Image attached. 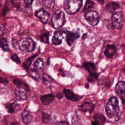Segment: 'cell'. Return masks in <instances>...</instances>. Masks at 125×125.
I'll list each match as a JSON object with an SVG mask.
<instances>
[{"instance_id":"6da1fadb","label":"cell","mask_w":125,"mask_h":125,"mask_svg":"<svg viewBox=\"0 0 125 125\" xmlns=\"http://www.w3.org/2000/svg\"><path fill=\"white\" fill-rule=\"evenodd\" d=\"M105 110L107 117L110 119L118 118L119 107V101L115 97L110 98L106 105Z\"/></svg>"},{"instance_id":"7a4b0ae2","label":"cell","mask_w":125,"mask_h":125,"mask_svg":"<svg viewBox=\"0 0 125 125\" xmlns=\"http://www.w3.org/2000/svg\"><path fill=\"white\" fill-rule=\"evenodd\" d=\"M18 47L19 50L23 53L32 51L35 47V42L30 37H24L18 42Z\"/></svg>"},{"instance_id":"3957f363","label":"cell","mask_w":125,"mask_h":125,"mask_svg":"<svg viewBox=\"0 0 125 125\" xmlns=\"http://www.w3.org/2000/svg\"><path fill=\"white\" fill-rule=\"evenodd\" d=\"M83 0H64L63 8L68 14L76 13L82 5Z\"/></svg>"},{"instance_id":"277c9868","label":"cell","mask_w":125,"mask_h":125,"mask_svg":"<svg viewBox=\"0 0 125 125\" xmlns=\"http://www.w3.org/2000/svg\"><path fill=\"white\" fill-rule=\"evenodd\" d=\"M65 21V15L62 11L61 10H56L53 14L51 21L54 28L58 29L62 26Z\"/></svg>"},{"instance_id":"5b68a950","label":"cell","mask_w":125,"mask_h":125,"mask_svg":"<svg viewBox=\"0 0 125 125\" xmlns=\"http://www.w3.org/2000/svg\"><path fill=\"white\" fill-rule=\"evenodd\" d=\"M85 17L87 21L92 26H95L99 21V15L95 11L90 10L87 12Z\"/></svg>"},{"instance_id":"8992f818","label":"cell","mask_w":125,"mask_h":125,"mask_svg":"<svg viewBox=\"0 0 125 125\" xmlns=\"http://www.w3.org/2000/svg\"><path fill=\"white\" fill-rule=\"evenodd\" d=\"M123 17L121 12H116L113 14L112 18V23L115 28L120 29L123 25Z\"/></svg>"},{"instance_id":"52a82bcc","label":"cell","mask_w":125,"mask_h":125,"mask_svg":"<svg viewBox=\"0 0 125 125\" xmlns=\"http://www.w3.org/2000/svg\"><path fill=\"white\" fill-rule=\"evenodd\" d=\"M66 31L63 30H59L55 32L52 39V43L54 45H58L62 43L64 35L66 34Z\"/></svg>"},{"instance_id":"ba28073f","label":"cell","mask_w":125,"mask_h":125,"mask_svg":"<svg viewBox=\"0 0 125 125\" xmlns=\"http://www.w3.org/2000/svg\"><path fill=\"white\" fill-rule=\"evenodd\" d=\"M27 90L23 88L18 87L15 89V93L16 98L20 101H24L27 99L28 94Z\"/></svg>"},{"instance_id":"9c48e42d","label":"cell","mask_w":125,"mask_h":125,"mask_svg":"<svg viewBox=\"0 0 125 125\" xmlns=\"http://www.w3.org/2000/svg\"><path fill=\"white\" fill-rule=\"evenodd\" d=\"M65 35L67 43L70 46L71 45L73 42L80 36V35L78 33L73 32L69 31H66Z\"/></svg>"},{"instance_id":"30bf717a","label":"cell","mask_w":125,"mask_h":125,"mask_svg":"<svg viewBox=\"0 0 125 125\" xmlns=\"http://www.w3.org/2000/svg\"><path fill=\"white\" fill-rule=\"evenodd\" d=\"M35 15L43 23L46 22L49 16L48 13L43 9H40L37 10L35 13Z\"/></svg>"},{"instance_id":"8fae6325","label":"cell","mask_w":125,"mask_h":125,"mask_svg":"<svg viewBox=\"0 0 125 125\" xmlns=\"http://www.w3.org/2000/svg\"><path fill=\"white\" fill-rule=\"evenodd\" d=\"M78 108L79 110L82 112L88 111L89 113H91L95 108V105L90 102H86L80 105Z\"/></svg>"},{"instance_id":"7c38bea8","label":"cell","mask_w":125,"mask_h":125,"mask_svg":"<svg viewBox=\"0 0 125 125\" xmlns=\"http://www.w3.org/2000/svg\"><path fill=\"white\" fill-rule=\"evenodd\" d=\"M63 92L64 93L65 97L67 99L70 101H72L73 102H77L79 101L82 97L76 95L70 89L65 88L63 89Z\"/></svg>"},{"instance_id":"4fadbf2b","label":"cell","mask_w":125,"mask_h":125,"mask_svg":"<svg viewBox=\"0 0 125 125\" xmlns=\"http://www.w3.org/2000/svg\"><path fill=\"white\" fill-rule=\"evenodd\" d=\"M115 91L117 94L123 97L125 93V83L124 81H119L116 84L115 87Z\"/></svg>"},{"instance_id":"5bb4252c","label":"cell","mask_w":125,"mask_h":125,"mask_svg":"<svg viewBox=\"0 0 125 125\" xmlns=\"http://www.w3.org/2000/svg\"><path fill=\"white\" fill-rule=\"evenodd\" d=\"M116 50V47L114 44L108 45L105 47L104 50V55L107 58H111L115 54Z\"/></svg>"},{"instance_id":"9a60e30c","label":"cell","mask_w":125,"mask_h":125,"mask_svg":"<svg viewBox=\"0 0 125 125\" xmlns=\"http://www.w3.org/2000/svg\"><path fill=\"white\" fill-rule=\"evenodd\" d=\"M21 115L23 122L25 124L28 125L32 122V116L28 110H23L22 112Z\"/></svg>"},{"instance_id":"2e32d148","label":"cell","mask_w":125,"mask_h":125,"mask_svg":"<svg viewBox=\"0 0 125 125\" xmlns=\"http://www.w3.org/2000/svg\"><path fill=\"white\" fill-rule=\"evenodd\" d=\"M54 99V97L52 94L43 95L41 97V100L42 103L43 105H49L51 103L53 102Z\"/></svg>"},{"instance_id":"e0dca14e","label":"cell","mask_w":125,"mask_h":125,"mask_svg":"<svg viewBox=\"0 0 125 125\" xmlns=\"http://www.w3.org/2000/svg\"><path fill=\"white\" fill-rule=\"evenodd\" d=\"M119 4L116 2H112L108 3L105 7V10L107 12L109 13H113L116 9L119 8Z\"/></svg>"},{"instance_id":"ac0fdd59","label":"cell","mask_w":125,"mask_h":125,"mask_svg":"<svg viewBox=\"0 0 125 125\" xmlns=\"http://www.w3.org/2000/svg\"><path fill=\"white\" fill-rule=\"evenodd\" d=\"M83 67H84L89 73L90 74H93L96 73V66L94 64L89 62H85L83 63Z\"/></svg>"},{"instance_id":"d6986e66","label":"cell","mask_w":125,"mask_h":125,"mask_svg":"<svg viewBox=\"0 0 125 125\" xmlns=\"http://www.w3.org/2000/svg\"><path fill=\"white\" fill-rule=\"evenodd\" d=\"M34 67L35 70L38 72L42 71L44 67V63L42 60L41 58L37 59L34 63Z\"/></svg>"},{"instance_id":"ffe728a7","label":"cell","mask_w":125,"mask_h":125,"mask_svg":"<svg viewBox=\"0 0 125 125\" xmlns=\"http://www.w3.org/2000/svg\"><path fill=\"white\" fill-rule=\"evenodd\" d=\"M93 118H94V121L96 122L98 125L104 124L106 120L105 117L102 114L99 113L95 114Z\"/></svg>"},{"instance_id":"44dd1931","label":"cell","mask_w":125,"mask_h":125,"mask_svg":"<svg viewBox=\"0 0 125 125\" xmlns=\"http://www.w3.org/2000/svg\"><path fill=\"white\" fill-rule=\"evenodd\" d=\"M16 105L17 104L14 102H8L5 104V107L9 113H12L14 112L15 109L16 107Z\"/></svg>"},{"instance_id":"7402d4cb","label":"cell","mask_w":125,"mask_h":125,"mask_svg":"<svg viewBox=\"0 0 125 125\" xmlns=\"http://www.w3.org/2000/svg\"><path fill=\"white\" fill-rule=\"evenodd\" d=\"M14 83L17 85L18 87H23L26 90L29 89V87L28 85L24 82L20 80L19 79H15L13 81Z\"/></svg>"},{"instance_id":"603a6c76","label":"cell","mask_w":125,"mask_h":125,"mask_svg":"<svg viewBox=\"0 0 125 125\" xmlns=\"http://www.w3.org/2000/svg\"><path fill=\"white\" fill-rule=\"evenodd\" d=\"M43 4L48 9H52L55 5V0H43Z\"/></svg>"},{"instance_id":"cb8c5ba5","label":"cell","mask_w":125,"mask_h":125,"mask_svg":"<svg viewBox=\"0 0 125 125\" xmlns=\"http://www.w3.org/2000/svg\"><path fill=\"white\" fill-rule=\"evenodd\" d=\"M36 55H34L32 56L31 57H30V58H28L25 62H24L23 63V67H24V68H25V69H28L32 62V61L33 60V59L36 57Z\"/></svg>"},{"instance_id":"d4e9b609","label":"cell","mask_w":125,"mask_h":125,"mask_svg":"<svg viewBox=\"0 0 125 125\" xmlns=\"http://www.w3.org/2000/svg\"><path fill=\"white\" fill-rule=\"evenodd\" d=\"M0 46L4 51H7L9 50L8 42L5 39H2L0 40Z\"/></svg>"},{"instance_id":"484cf974","label":"cell","mask_w":125,"mask_h":125,"mask_svg":"<svg viewBox=\"0 0 125 125\" xmlns=\"http://www.w3.org/2000/svg\"><path fill=\"white\" fill-rule=\"evenodd\" d=\"M48 36H49V34L48 32H45V33L42 34L40 37L41 41L45 43H48Z\"/></svg>"},{"instance_id":"4316f807","label":"cell","mask_w":125,"mask_h":125,"mask_svg":"<svg viewBox=\"0 0 125 125\" xmlns=\"http://www.w3.org/2000/svg\"><path fill=\"white\" fill-rule=\"evenodd\" d=\"M42 121L44 123H48L50 119V115L46 112H42Z\"/></svg>"},{"instance_id":"83f0119b","label":"cell","mask_w":125,"mask_h":125,"mask_svg":"<svg viewBox=\"0 0 125 125\" xmlns=\"http://www.w3.org/2000/svg\"><path fill=\"white\" fill-rule=\"evenodd\" d=\"M30 75L34 79L36 80H39L40 76L38 71L35 70H32L30 72Z\"/></svg>"},{"instance_id":"f1b7e54d","label":"cell","mask_w":125,"mask_h":125,"mask_svg":"<svg viewBox=\"0 0 125 125\" xmlns=\"http://www.w3.org/2000/svg\"><path fill=\"white\" fill-rule=\"evenodd\" d=\"M98 75L97 73L90 74L87 77V80H88V81L90 82H93L96 81L98 79Z\"/></svg>"},{"instance_id":"f546056e","label":"cell","mask_w":125,"mask_h":125,"mask_svg":"<svg viewBox=\"0 0 125 125\" xmlns=\"http://www.w3.org/2000/svg\"><path fill=\"white\" fill-rule=\"evenodd\" d=\"M42 81L44 84H49V83H50V82L51 81V79L48 75L44 74L42 76Z\"/></svg>"},{"instance_id":"4dcf8cb0","label":"cell","mask_w":125,"mask_h":125,"mask_svg":"<svg viewBox=\"0 0 125 125\" xmlns=\"http://www.w3.org/2000/svg\"><path fill=\"white\" fill-rule=\"evenodd\" d=\"M11 59L17 63H20V60L16 54H13L11 57Z\"/></svg>"},{"instance_id":"1f68e13d","label":"cell","mask_w":125,"mask_h":125,"mask_svg":"<svg viewBox=\"0 0 125 125\" xmlns=\"http://www.w3.org/2000/svg\"><path fill=\"white\" fill-rule=\"evenodd\" d=\"M93 5V3L92 1H87V2H86V4H85V6L84 9L86 8V9H87L91 8V7H92Z\"/></svg>"},{"instance_id":"d6a6232c","label":"cell","mask_w":125,"mask_h":125,"mask_svg":"<svg viewBox=\"0 0 125 125\" xmlns=\"http://www.w3.org/2000/svg\"><path fill=\"white\" fill-rule=\"evenodd\" d=\"M5 32V28L1 24H0V36H2Z\"/></svg>"},{"instance_id":"836d02e7","label":"cell","mask_w":125,"mask_h":125,"mask_svg":"<svg viewBox=\"0 0 125 125\" xmlns=\"http://www.w3.org/2000/svg\"><path fill=\"white\" fill-rule=\"evenodd\" d=\"M55 125H68V123L64 121H60L56 123Z\"/></svg>"},{"instance_id":"e575fe53","label":"cell","mask_w":125,"mask_h":125,"mask_svg":"<svg viewBox=\"0 0 125 125\" xmlns=\"http://www.w3.org/2000/svg\"><path fill=\"white\" fill-rule=\"evenodd\" d=\"M8 83L7 80L5 78H3L0 76V83Z\"/></svg>"},{"instance_id":"d590c367","label":"cell","mask_w":125,"mask_h":125,"mask_svg":"<svg viewBox=\"0 0 125 125\" xmlns=\"http://www.w3.org/2000/svg\"><path fill=\"white\" fill-rule=\"evenodd\" d=\"M33 1V0H24L25 3L28 5L31 4L32 3Z\"/></svg>"},{"instance_id":"8d00e7d4","label":"cell","mask_w":125,"mask_h":125,"mask_svg":"<svg viewBox=\"0 0 125 125\" xmlns=\"http://www.w3.org/2000/svg\"><path fill=\"white\" fill-rule=\"evenodd\" d=\"M56 97L58 98V99H61L62 97H63V94L61 93H59L57 94L56 95Z\"/></svg>"},{"instance_id":"74e56055","label":"cell","mask_w":125,"mask_h":125,"mask_svg":"<svg viewBox=\"0 0 125 125\" xmlns=\"http://www.w3.org/2000/svg\"><path fill=\"white\" fill-rule=\"evenodd\" d=\"M10 125H17V123H15V122H13V123H11Z\"/></svg>"},{"instance_id":"f35d334b","label":"cell","mask_w":125,"mask_h":125,"mask_svg":"<svg viewBox=\"0 0 125 125\" xmlns=\"http://www.w3.org/2000/svg\"><path fill=\"white\" fill-rule=\"evenodd\" d=\"M122 102H123V103L124 104V105H125V99H122Z\"/></svg>"},{"instance_id":"ab89813d","label":"cell","mask_w":125,"mask_h":125,"mask_svg":"<svg viewBox=\"0 0 125 125\" xmlns=\"http://www.w3.org/2000/svg\"><path fill=\"white\" fill-rule=\"evenodd\" d=\"M85 87L87 88H88V83H86V84H85Z\"/></svg>"},{"instance_id":"60d3db41","label":"cell","mask_w":125,"mask_h":125,"mask_svg":"<svg viewBox=\"0 0 125 125\" xmlns=\"http://www.w3.org/2000/svg\"><path fill=\"white\" fill-rule=\"evenodd\" d=\"M0 6H1V3H0Z\"/></svg>"},{"instance_id":"b9f144b4","label":"cell","mask_w":125,"mask_h":125,"mask_svg":"<svg viewBox=\"0 0 125 125\" xmlns=\"http://www.w3.org/2000/svg\"></svg>"}]
</instances>
